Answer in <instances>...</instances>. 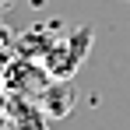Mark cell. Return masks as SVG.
Returning <instances> with one entry per match:
<instances>
[{"label": "cell", "instance_id": "obj_1", "mask_svg": "<svg viewBox=\"0 0 130 130\" xmlns=\"http://www.w3.org/2000/svg\"><path fill=\"white\" fill-rule=\"evenodd\" d=\"M88 49H91V25H81L70 39L53 42V49L42 56V63H46V70H49V77H56V81H70V77L77 74L81 60L88 56Z\"/></svg>", "mask_w": 130, "mask_h": 130}, {"label": "cell", "instance_id": "obj_3", "mask_svg": "<svg viewBox=\"0 0 130 130\" xmlns=\"http://www.w3.org/2000/svg\"><path fill=\"white\" fill-rule=\"evenodd\" d=\"M39 109L49 120H63L67 112L74 109V88H70V81H56L53 77L42 88V95H39Z\"/></svg>", "mask_w": 130, "mask_h": 130}, {"label": "cell", "instance_id": "obj_4", "mask_svg": "<svg viewBox=\"0 0 130 130\" xmlns=\"http://www.w3.org/2000/svg\"><path fill=\"white\" fill-rule=\"evenodd\" d=\"M0 130H4V120H0Z\"/></svg>", "mask_w": 130, "mask_h": 130}, {"label": "cell", "instance_id": "obj_2", "mask_svg": "<svg viewBox=\"0 0 130 130\" xmlns=\"http://www.w3.org/2000/svg\"><path fill=\"white\" fill-rule=\"evenodd\" d=\"M7 85L14 88V95H42V88L49 85V70L46 63H32V60H21V63L11 67V74H7Z\"/></svg>", "mask_w": 130, "mask_h": 130}]
</instances>
